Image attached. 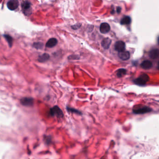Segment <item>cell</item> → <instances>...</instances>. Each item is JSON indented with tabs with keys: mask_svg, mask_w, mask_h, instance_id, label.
I'll return each mask as SVG.
<instances>
[{
	"mask_svg": "<svg viewBox=\"0 0 159 159\" xmlns=\"http://www.w3.org/2000/svg\"><path fill=\"white\" fill-rule=\"evenodd\" d=\"M149 80V77L146 74L140 75L138 78L133 80L134 83L139 86H144Z\"/></svg>",
	"mask_w": 159,
	"mask_h": 159,
	"instance_id": "1",
	"label": "cell"
},
{
	"mask_svg": "<svg viewBox=\"0 0 159 159\" xmlns=\"http://www.w3.org/2000/svg\"><path fill=\"white\" fill-rule=\"evenodd\" d=\"M22 9L24 14L25 15H29L31 14L32 9L31 3L28 1H24L21 4Z\"/></svg>",
	"mask_w": 159,
	"mask_h": 159,
	"instance_id": "2",
	"label": "cell"
},
{
	"mask_svg": "<svg viewBox=\"0 0 159 159\" xmlns=\"http://www.w3.org/2000/svg\"><path fill=\"white\" fill-rule=\"evenodd\" d=\"M152 111V109L148 106H144L140 107H137L133 109V112L136 114H142L146 113L151 112Z\"/></svg>",
	"mask_w": 159,
	"mask_h": 159,
	"instance_id": "3",
	"label": "cell"
},
{
	"mask_svg": "<svg viewBox=\"0 0 159 159\" xmlns=\"http://www.w3.org/2000/svg\"><path fill=\"white\" fill-rule=\"evenodd\" d=\"M114 49L116 51L119 52H124L126 49V44L122 41H117L114 45Z\"/></svg>",
	"mask_w": 159,
	"mask_h": 159,
	"instance_id": "4",
	"label": "cell"
},
{
	"mask_svg": "<svg viewBox=\"0 0 159 159\" xmlns=\"http://www.w3.org/2000/svg\"><path fill=\"white\" fill-rule=\"evenodd\" d=\"M51 114L53 116H56L57 117H63L64 114L60 108L57 106H55L51 110Z\"/></svg>",
	"mask_w": 159,
	"mask_h": 159,
	"instance_id": "5",
	"label": "cell"
},
{
	"mask_svg": "<svg viewBox=\"0 0 159 159\" xmlns=\"http://www.w3.org/2000/svg\"><path fill=\"white\" fill-rule=\"evenodd\" d=\"M7 6L9 10L14 11L18 7L19 2L16 0H10L7 2Z\"/></svg>",
	"mask_w": 159,
	"mask_h": 159,
	"instance_id": "6",
	"label": "cell"
},
{
	"mask_svg": "<svg viewBox=\"0 0 159 159\" xmlns=\"http://www.w3.org/2000/svg\"><path fill=\"white\" fill-rule=\"evenodd\" d=\"M111 29L110 26L109 24L106 23H103L100 24L99 30L100 32L104 34L108 33Z\"/></svg>",
	"mask_w": 159,
	"mask_h": 159,
	"instance_id": "7",
	"label": "cell"
},
{
	"mask_svg": "<svg viewBox=\"0 0 159 159\" xmlns=\"http://www.w3.org/2000/svg\"><path fill=\"white\" fill-rule=\"evenodd\" d=\"M118 55L120 59L124 61H126L128 60L130 57V52L127 51H124L119 52Z\"/></svg>",
	"mask_w": 159,
	"mask_h": 159,
	"instance_id": "8",
	"label": "cell"
},
{
	"mask_svg": "<svg viewBox=\"0 0 159 159\" xmlns=\"http://www.w3.org/2000/svg\"><path fill=\"white\" fill-rule=\"evenodd\" d=\"M21 103L24 106H31L33 105L34 100L31 98H24L21 99Z\"/></svg>",
	"mask_w": 159,
	"mask_h": 159,
	"instance_id": "9",
	"label": "cell"
},
{
	"mask_svg": "<svg viewBox=\"0 0 159 159\" xmlns=\"http://www.w3.org/2000/svg\"><path fill=\"white\" fill-rule=\"evenodd\" d=\"M112 40L111 39L108 38H105L101 42V45L105 50H107L110 46Z\"/></svg>",
	"mask_w": 159,
	"mask_h": 159,
	"instance_id": "10",
	"label": "cell"
},
{
	"mask_svg": "<svg viewBox=\"0 0 159 159\" xmlns=\"http://www.w3.org/2000/svg\"><path fill=\"white\" fill-rule=\"evenodd\" d=\"M159 51L158 49H153L149 52V56L151 59H155L159 57Z\"/></svg>",
	"mask_w": 159,
	"mask_h": 159,
	"instance_id": "11",
	"label": "cell"
},
{
	"mask_svg": "<svg viewBox=\"0 0 159 159\" xmlns=\"http://www.w3.org/2000/svg\"><path fill=\"white\" fill-rule=\"evenodd\" d=\"M57 40L55 38H52L50 39L46 43V46L49 48L55 47L57 44Z\"/></svg>",
	"mask_w": 159,
	"mask_h": 159,
	"instance_id": "12",
	"label": "cell"
},
{
	"mask_svg": "<svg viewBox=\"0 0 159 159\" xmlns=\"http://www.w3.org/2000/svg\"><path fill=\"white\" fill-rule=\"evenodd\" d=\"M141 67L145 70H148L151 69L153 67V63L149 60H145L141 64Z\"/></svg>",
	"mask_w": 159,
	"mask_h": 159,
	"instance_id": "13",
	"label": "cell"
},
{
	"mask_svg": "<svg viewBox=\"0 0 159 159\" xmlns=\"http://www.w3.org/2000/svg\"><path fill=\"white\" fill-rule=\"evenodd\" d=\"M50 58V55L47 53L43 54L39 56L38 58V60L41 63H44L48 61Z\"/></svg>",
	"mask_w": 159,
	"mask_h": 159,
	"instance_id": "14",
	"label": "cell"
},
{
	"mask_svg": "<svg viewBox=\"0 0 159 159\" xmlns=\"http://www.w3.org/2000/svg\"><path fill=\"white\" fill-rule=\"evenodd\" d=\"M131 17L129 16H124L120 21V24L122 25H128L131 24Z\"/></svg>",
	"mask_w": 159,
	"mask_h": 159,
	"instance_id": "15",
	"label": "cell"
},
{
	"mask_svg": "<svg viewBox=\"0 0 159 159\" xmlns=\"http://www.w3.org/2000/svg\"><path fill=\"white\" fill-rule=\"evenodd\" d=\"M126 70L125 69H119L117 70V76L119 78H121L126 74Z\"/></svg>",
	"mask_w": 159,
	"mask_h": 159,
	"instance_id": "16",
	"label": "cell"
},
{
	"mask_svg": "<svg viewBox=\"0 0 159 159\" xmlns=\"http://www.w3.org/2000/svg\"><path fill=\"white\" fill-rule=\"evenodd\" d=\"M4 37L5 38V39L7 41L9 45H10V47H12L13 44V38L10 36L9 35H4Z\"/></svg>",
	"mask_w": 159,
	"mask_h": 159,
	"instance_id": "17",
	"label": "cell"
},
{
	"mask_svg": "<svg viewBox=\"0 0 159 159\" xmlns=\"http://www.w3.org/2000/svg\"><path fill=\"white\" fill-rule=\"evenodd\" d=\"M34 47L37 49H41L43 47V43L41 42H35L34 43Z\"/></svg>",
	"mask_w": 159,
	"mask_h": 159,
	"instance_id": "18",
	"label": "cell"
},
{
	"mask_svg": "<svg viewBox=\"0 0 159 159\" xmlns=\"http://www.w3.org/2000/svg\"><path fill=\"white\" fill-rule=\"evenodd\" d=\"M67 109L69 111H70L71 112H76L78 114H80L81 113V112H80L79 111H78V110L75 109L74 108H67Z\"/></svg>",
	"mask_w": 159,
	"mask_h": 159,
	"instance_id": "19",
	"label": "cell"
},
{
	"mask_svg": "<svg viewBox=\"0 0 159 159\" xmlns=\"http://www.w3.org/2000/svg\"><path fill=\"white\" fill-rule=\"evenodd\" d=\"M81 24H77L76 25H74L73 26H72V28L74 29H77L78 28H80V27H81Z\"/></svg>",
	"mask_w": 159,
	"mask_h": 159,
	"instance_id": "20",
	"label": "cell"
},
{
	"mask_svg": "<svg viewBox=\"0 0 159 159\" xmlns=\"http://www.w3.org/2000/svg\"><path fill=\"white\" fill-rule=\"evenodd\" d=\"M121 8L120 7H118L117 8V12L118 13H119L121 11Z\"/></svg>",
	"mask_w": 159,
	"mask_h": 159,
	"instance_id": "21",
	"label": "cell"
}]
</instances>
